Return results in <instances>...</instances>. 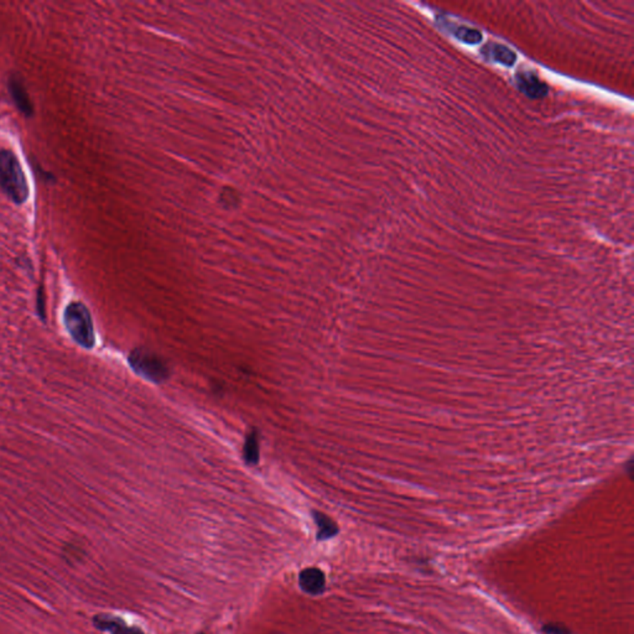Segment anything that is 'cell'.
<instances>
[{
  "instance_id": "obj_1",
  "label": "cell",
  "mask_w": 634,
  "mask_h": 634,
  "mask_svg": "<svg viewBox=\"0 0 634 634\" xmlns=\"http://www.w3.org/2000/svg\"><path fill=\"white\" fill-rule=\"evenodd\" d=\"M0 186L6 196L17 205L29 197V186L17 156L12 151H0Z\"/></svg>"
},
{
  "instance_id": "obj_2",
  "label": "cell",
  "mask_w": 634,
  "mask_h": 634,
  "mask_svg": "<svg viewBox=\"0 0 634 634\" xmlns=\"http://www.w3.org/2000/svg\"><path fill=\"white\" fill-rule=\"evenodd\" d=\"M65 321L69 334L81 346L91 348L94 343L92 323L86 307L81 304H71L65 314Z\"/></svg>"
},
{
  "instance_id": "obj_3",
  "label": "cell",
  "mask_w": 634,
  "mask_h": 634,
  "mask_svg": "<svg viewBox=\"0 0 634 634\" xmlns=\"http://www.w3.org/2000/svg\"><path fill=\"white\" fill-rule=\"evenodd\" d=\"M130 363L133 368L151 381L160 383L166 379L169 369L160 358L154 353L146 351H135L130 357Z\"/></svg>"
},
{
  "instance_id": "obj_4",
  "label": "cell",
  "mask_w": 634,
  "mask_h": 634,
  "mask_svg": "<svg viewBox=\"0 0 634 634\" xmlns=\"http://www.w3.org/2000/svg\"><path fill=\"white\" fill-rule=\"evenodd\" d=\"M517 86L519 91L524 93L526 97L531 99H540L547 96L548 87L542 83L539 77L531 71H523L517 75Z\"/></svg>"
},
{
  "instance_id": "obj_5",
  "label": "cell",
  "mask_w": 634,
  "mask_h": 634,
  "mask_svg": "<svg viewBox=\"0 0 634 634\" xmlns=\"http://www.w3.org/2000/svg\"><path fill=\"white\" fill-rule=\"evenodd\" d=\"M300 586L306 594H323L326 588V580L323 571L318 570L316 567H309L305 569L300 574Z\"/></svg>"
},
{
  "instance_id": "obj_6",
  "label": "cell",
  "mask_w": 634,
  "mask_h": 634,
  "mask_svg": "<svg viewBox=\"0 0 634 634\" xmlns=\"http://www.w3.org/2000/svg\"><path fill=\"white\" fill-rule=\"evenodd\" d=\"M9 91H10V94H12V99L17 104L19 110L23 112L26 117L31 116L33 114V104L30 102L29 96L25 91L23 83L19 80L12 78L9 81Z\"/></svg>"
},
{
  "instance_id": "obj_7",
  "label": "cell",
  "mask_w": 634,
  "mask_h": 634,
  "mask_svg": "<svg viewBox=\"0 0 634 634\" xmlns=\"http://www.w3.org/2000/svg\"><path fill=\"white\" fill-rule=\"evenodd\" d=\"M96 623L98 628L110 631L112 634H145L135 627H128L126 623L121 622L118 618L98 616L96 618Z\"/></svg>"
},
{
  "instance_id": "obj_8",
  "label": "cell",
  "mask_w": 634,
  "mask_h": 634,
  "mask_svg": "<svg viewBox=\"0 0 634 634\" xmlns=\"http://www.w3.org/2000/svg\"><path fill=\"white\" fill-rule=\"evenodd\" d=\"M314 518H315L317 528H318V531H317L318 540H326L339 533V526L326 514L314 512Z\"/></svg>"
},
{
  "instance_id": "obj_9",
  "label": "cell",
  "mask_w": 634,
  "mask_h": 634,
  "mask_svg": "<svg viewBox=\"0 0 634 634\" xmlns=\"http://www.w3.org/2000/svg\"><path fill=\"white\" fill-rule=\"evenodd\" d=\"M243 455H244L246 462L250 466L257 465L259 461V438H258V433L255 430H252L247 436Z\"/></svg>"
},
{
  "instance_id": "obj_10",
  "label": "cell",
  "mask_w": 634,
  "mask_h": 634,
  "mask_svg": "<svg viewBox=\"0 0 634 634\" xmlns=\"http://www.w3.org/2000/svg\"><path fill=\"white\" fill-rule=\"evenodd\" d=\"M483 50H488L490 58H493L497 62L507 66V67H512V66L515 64V58H517V56H515V53H514L512 50H509L508 47L503 46V45H498V44H492V45H490V47L483 49Z\"/></svg>"
},
{
  "instance_id": "obj_11",
  "label": "cell",
  "mask_w": 634,
  "mask_h": 634,
  "mask_svg": "<svg viewBox=\"0 0 634 634\" xmlns=\"http://www.w3.org/2000/svg\"><path fill=\"white\" fill-rule=\"evenodd\" d=\"M455 36L459 40L470 44V45H474L482 41V33L479 30L470 29L465 26H461L456 30Z\"/></svg>"
},
{
  "instance_id": "obj_12",
  "label": "cell",
  "mask_w": 634,
  "mask_h": 634,
  "mask_svg": "<svg viewBox=\"0 0 634 634\" xmlns=\"http://www.w3.org/2000/svg\"><path fill=\"white\" fill-rule=\"evenodd\" d=\"M544 632L545 634H569L565 627L558 626V624H549L547 627H544Z\"/></svg>"
}]
</instances>
